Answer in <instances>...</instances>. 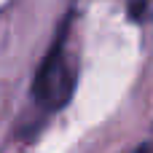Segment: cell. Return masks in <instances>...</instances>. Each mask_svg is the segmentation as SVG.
Segmentation results:
<instances>
[{
    "label": "cell",
    "mask_w": 153,
    "mask_h": 153,
    "mask_svg": "<svg viewBox=\"0 0 153 153\" xmlns=\"http://www.w3.org/2000/svg\"><path fill=\"white\" fill-rule=\"evenodd\" d=\"M67 30H70L67 22H62L59 35L54 38L48 54L43 56L40 67H38V73H35V78H32V97H35L43 108H48V110H59V108L70 100V94H73V81H75V75H73V67H70L67 51H65Z\"/></svg>",
    "instance_id": "6da1fadb"
},
{
    "label": "cell",
    "mask_w": 153,
    "mask_h": 153,
    "mask_svg": "<svg viewBox=\"0 0 153 153\" xmlns=\"http://www.w3.org/2000/svg\"><path fill=\"white\" fill-rule=\"evenodd\" d=\"M145 5H148V0H129V13H132L134 19H140L143 11H145Z\"/></svg>",
    "instance_id": "7a4b0ae2"
}]
</instances>
